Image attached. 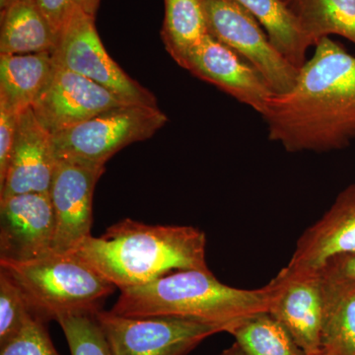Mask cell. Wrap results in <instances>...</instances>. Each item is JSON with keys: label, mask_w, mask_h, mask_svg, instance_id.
<instances>
[{"label": "cell", "mask_w": 355, "mask_h": 355, "mask_svg": "<svg viewBox=\"0 0 355 355\" xmlns=\"http://www.w3.org/2000/svg\"><path fill=\"white\" fill-rule=\"evenodd\" d=\"M105 166L57 159L49 191L55 217L53 252L73 251L91 236L93 195Z\"/></svg>", "instance_id": "obj_9"}, {"label": "cell", "mask_w": 355, "mask_h": 355, "mask_svg": "<svg viewBox=\"0 0 355 355\" xmlns=\"http://www.w3.org/2000/svg\"><path fill=\"white\" fill-rule=\"evenodd\" d=\"M207 238L191 226L149 225L123 219L70 254L118 288L144 286L178 270H210Z\"/></svg>", "instance_id": "obj_2"}, {"label": "cell", "mask_w": 355, "mask_h": 355, "mask_svg": "<svg viewBox=\"0 0 355 355\" xmlns=\"http://www.w3.org/2000/svg\"><path fill=\"white\" fill-rule=\"evenodd\" d=\"M58 33L42 12L36 0H12L1 11L0 53H53Z\"/></svg>", "instance_id": "obj_17"}, {"label": "cell", "mask_w": 355, "mask_h": 355, "mask_svg": "<svg viewBox=\"0 0 355 355\" xmlns=\"http://www.w3.org/2000/svg\"><path fill=\"white\" fill-rule=\"evenodd\" d=\"M31 316L19 287L0 270V345L17 336Z\"/></svg>", "instance_id": "obj_24"}, {"label": "cell", "mask_w": 355, "mask_h": 355, "mask_svg": "<svg viewBox=\"0 0 355 355\" xmlns=\"http://www.w3.org/2000/svg\"><path fill=\"white\" fill-rule=\"evenodd\" d=\"M270 282L259 289L222 284L210 270H178L144 286L121 289L112 312L125 317H176L223 328L270 309Z\"/></svg>", "instance_id": "obj_3"}, {"label": "cell", "mask_w": 355, "mask_h": 355, "mask_svg": "<svg viewBox=\"0 0 355 355\" xmlns=\"http://www.w3.org/2000/svg\"><path fill=\"white\" fill-rule=\"evenodd\" d=\"M24 296L33 317L46 322L67 315L96 316L116 286L74 254L53 253L26 261L0 260Z\"/></svg>", "instance_id": "obj_4"}, {"label": "cell", "mask_w": 355, "mask_h": 355, "mask_svg": "<svg viewBox=\"0 0 355 355\" xmlns=\"http://www.w3.org/2000/svg\"><path fill=\"white\" fill-rule=\"evenodd\" d=\"M12 0H0V10H3L4 8H6V6H8Z\"/></svg>", "instance_id": "obj_30"}, {"label": "cell", "mask_w": 355, "mask_h": 355, "mask_svg": "<svg viewBox=\"0 0 355 355\" xmlns=\"http://www.w3.org/2000/svg\"><path fill=\"white\" fill-rule=\"evenodd\" d=\"M0 355H60L53 345L46 324L33 316L9 342L0 345Z\"/></svg>", "instance_id": "obj_25"}, {"label": "cell", "mask_w": 355, "mask_h": 355, "mask_svg": "<svg viewBox=\"0 0 355 355\" xmlns=\"http://www.w3.org/2000/svg\"><path fill=\"white\" fill-rule=\"evenodd\" d=\"M161 37L166 50L183 67L191 51L209 34L205 0H164Z\"/></svg>", "instance_id": "obj_20"}, {"label": "cell", "mask_w": 355, "mask_h": 355, "mask_svg": "<svg viewBox=\"0 0 355 355\" xmlns=\"http://www.w3.org/2000/svg\"><path fill=\"white\" fill-rule=\"evenodd\" d=\"M321 273L324 297L323 349L338 355H355V282Z\"/></svg>", "instance_id": "obj_19"}, {"label": "cell", "mask_w": 355, "mask_h": 355, "mask_svg": "<svg viewBox=\"0 0 355 355\" xmlns=\"http://www.w3.org/2000/svg\"><path fill=\"white\" fill-rule=\"evenodd\" d=\"M55 217L49 193L0 200V260L26 261L53 253Z\"/></svg>", "instance_id": "obj_12"}, {"label": "cell", "mask_w": 355, "mask_h": 355, "mask_svg": "<svg viewBox=\"0 0 355 355\" xmlns=\"http://www.w3.org/2000/svg\"><path fill=\"white\" fill-rule=\"evenodd\" d=\"M284 1H286V0H284Z\"/></svg>", "instance_id": "obj_32"}, {"label": "cell", "mask_w": 355, "mask_h": 355, "mask_svg": "<svg viewBox=\"0 0 355 355\" xmlns=\"http://www.w3.org/2000/svg\"><path fill=\"white\" fill-rule=\"evenodd\" d=\"M183 69L260 114L275 94L258 70L209 34L191 51Z\"/></svg>", "instance_id": "obj_13"}, {"label": "cell", "mask_w": 355, "mask_h": 355, "mask_svg": "<svg viewBox=\"0 0 355 355\" xmlns=\"http://www.w3.org/2000/svg\"><path fill=\"white\" fill-rule=\"evenodd\" d=\"M19 114L0 104V184L10 163Z\"/></svg>", "instance_id": "obj_27"}, {"label": "cell", "mask_w": 355, "mask_h": 355, "mask_svg": "<svg viewBox=\"0 0 355 355\" xmlns=\"http://www.w3.org/2000/svg\"><path fill=\"white\" fill-rule=\"evenodd\" d=\"M254 16L275 48L300 69L312 42L284 0H234Z\"/></svg>", "instance_id": "obj_18"}, {"label": "cell", "mask_w": 355, "mask_h": 355, "mask_svg": "<svg viewBox=\"0 0 355 355\" xmlns=\"http://www.w3.org/2000/svg\"><path fill=\"white\" fill-rule=\"evenodd\" d=\"M168 121L158 107L123 105L51 135L55 159L105 166L130 144L153 137Z\"/></svg>", "instance_id": "obj_5"}, {"label": "cell", "mask_w": 355, "mask_h": 355, "mask_svg": "<svg viewBox=\"0 0 355 355\" xmlns=\"http://www.w3.org/2000/svg\"><path fill=\"white\" fill-rule=\"evenodd\" d=\"M36 2L58 33L74 11L83 10L95 17L100 4V0H36Z\"/></svg>", "instance_id": "obj_26"}, {"label": "cell", "mask_w": 355, "mask_h": 355, "mask_svg": "<svg viewBox=\"0 0 355 355\" xmlns=\"http://www.w3.org/2000/svg\"><path fill=\"white\" fill-rule=\"evenodd\" d=\"M113 355H187L223 328L176 317H125L96 314Z\"/></svg>", "instance_id": "obj_8"}, {"label": "cell", "mask_w": 355, "mask_h": 355, "mask_svg": "<svg viewBox=\"0 0 355 355\" xmlns=\"http://www.w3.org/2000/svg\"><path fill=\"white\" fill-rule=\"evenodd\" d=\"M286 3L313 46L331 35L355 44V0H286Z\"/></svg>", "instance_id": "obj_21"}, {"label": "cell", "mask_w": 355, "mask_h": 355, "mask_svg": "<svg viewBox=\"0 0 355 355\" xmlns=\"http://www.w3.org/2000/svg\"><path fill=\"white\" fill-rule=\"evenodd\" d=\"M261 118L287 153H330L355 140V57L326 37L299 69L295 85L273 94Z\"/></svg>", "instance_id": "obj_1"}, {"label": "cell", "mask_w": 355, "mask_h": 355, "mask_svg": "<svg viewBox=\"0 0 355 355\" xmlns=\"http://www.w3.org/2000/svg\"><path fill=\"white\" fill-rule=\"evenodd\" d=\"M71 355H113L96 316L67 315L58 319Z\"/></svg>", "instance_id": "obj_23"}, {"label": "cell", "mask_w": 355, "mask_h": 355, "mask_svg": "<svg viewBox=\"0 0 355 355\" xmlns=\"http://www.w3.org/2000/svg\"><path fill=\"white\" fill-rule=\"evenodd\" d=\"M355 254V184L340 191L330 209L306 229L286 268L320 272L338 257Z\"/></svg>", "instance_id": "obj_14"}, {"label": "cell", "mask_w": 355, "mask_h": 355, "mask_svg": "<svg viewBox=\"0 0 355 355\" xmlns=\"http://www.w3.org/2000/svg\"><path fill=\"white\" fill-rule=\"evenodd\" d=\"M51 135L32 107L21 112L0 200L27 193H49L55 167Z\"/></svg>", "instance_id": "obj_15"}, {"label": "cell", "mask_w": 355, "mask_h": 355, "mask_svg": "<svg viewBox=\"0 0 355 355\" xmlns=\"http://www.w3.org/2000/svg\"><path fill=\"white\" fill-rule=\"evenodd\" d=\"M123 105L130 104L55 62L50 80L32 109L41 125L53 135Z\"/></svg>", "instance_id": "obj_11"}, {"label": "cell", "mask_w": 355, "mask_h": 355, "mask_svg": "<svg viewBox=\"0 0 355 355\" xmlns=\"http://www.w3.org/2000/svg\"><path fill=\"white\" fill-rule=\"evenodd\" d=\"M268 312L288 331L306 355L323 350L324 279L321 272H293L282 268L270 280Z\"/></svg>", "instance_id": "obj_10"}, {"label": "cell", "mask_w": 355, "mask_h": 355, "mask_svg": "<svg viewBox=\"0 0 355 355\" xmlns=\"http://www.w3.org/2000/svg\"><path fill=\"white\" fill-rule=\"evenodd\" d=\"M244 355H306L268 311L250 315L228 331Z\"/></svg>", "instance_id": "obj_22"}, {"label": "cell", "mask_w": 355, "mask_h": 355, "mask_svg": "<svg viewBox=\"0 0 355 355\" xmlns=\"http://www.w3.org/2000/svg\"><path fill=\"white\" fill-rule=\"evenodd\" d=\"M320 272L355 282V254L338 257L327 263Z\"/></svg>", "instance_id": "obj_28"}, {"label": "cell", "mask_w": 355, "mask_h": 355, "mask_svg": "<svg viewBox=\"0 0 355 355\" xmlns=\"http://www.w3.org/2000/svg\"><path fill=\"white\" fill-rule=\"evenodd\" d=\"M219 355H244V354H243L240 347L234 343V345H231L228 349H224Z\"/></svg>", "instance_id": "obj_29"}, {"label": "cell", "mask_w": 355, "mask_h": 355, "mask_svg": "<svg viewBox=\"0 0 355 355\" xmlns=\"http://www.w3.org/2000/svg\"><path fill=\"white\" fill-rule=\"evenodd\" d=\"M209 35L254 67L275 94H284L295 85L299 69L270 42L249 11L234 0H205Z\"/></svg>", "instance_id": "obj_7"}, {"label": "cell", "mask_w": 355, "mask_h": 355, "mask_svg": "<svg viewBox=\"0 0 355 355\" xmlns=\"http://www.w3.org/2000/svg\"><path fill=\"white\" fill-rule=\"evenodd\" d=\"M53 55L55 64L100 84L127 104L158 107L153 93L110 57L96 30L94 16L74 11L58 32Z\"/></svg>", "instance_id": "obj_6"}, {"label": "cell", "mask_w": 355, "mask_h": 355, "mask_svg": "<svg viewBox=\"0 0 355 355\" xmlns=\"http://www.w3.org/2000/svg\"><path fill=\"white\" fill-rule=\"evenodd\" d=\"M318 355H338L335 354V352H331V350L323 349L321 352H320Z\"/></svg>", "instance_id": "obj_31"}, {"label": "cell", "mask_w": 355, "mask_h": 355, "mask_svg": "<svg viewBox=\"0 0 355 355\" xmlns=\"http://www.w3.org/2000/svg\"><path fill=\"white\" fill-rule=\"evenodd\" d=\"M53 67L51 51L0 53V104L16 113L32 107L50 80Z\"/></svg>", "instance_id": "obj_16"}]
</instances>
